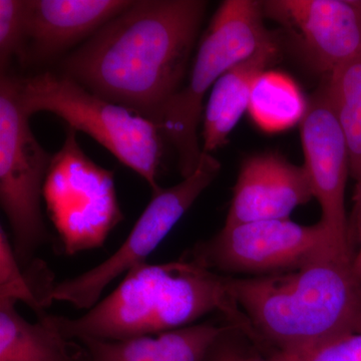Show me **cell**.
Instances as JSON below:
<instances>
[{
  "mask_svg": "<svg viewBox=\"0 0 361 361\" xmlns=\"http://www.w3.org/2000/svg\"><path fill=\"white\" fill-rule=\"evenodd\" d=\"M207 6L203 0L134 1L65 59V75L154 123L183 85Z\"/></svg>",
  "mask_w": 361,
  "mask_h": 361,
  "instance_id": "6da1fadb",
  "label": "cell"
},
{
  "mask_svg": "<svg viewBox=\"0 0 361 361\" xmlns=\"http://www.w3.org/2000/svg\"><path fill=\"white\" fill-rule=\"evenodd\" d=\"M353 260L330 250L291 272L228 277L254 342L292 355L334 337L361 334V276Z\"/></svg>",
  "mask_w": 361,
  "mask_h": 361,
  "instance_id": "7a4b0ae2",
  "label": "cell"
},
{
  "mask_svg": "<svg viewBox=\"0 0 361 361\" xmlns=\"http://www.w3.org/2000/svg\"><path fill=\"white\" fill-rule=\"evenodd\" d=\"M227 276L184 256L165 264L135 266L101 302L82 317L44 314L68 341H126L189 326L213 311L254 339L250 322L228 289Z\"/></svg>",
  "mask_w": 361,
  "mask_h": 361,
  "instance_id": "3957f363",
  "label": "cell"
},
{
  "mask_svg": "<svg viewBox=\"0 0 361 361\" xmlns=\"http://www.w3.org/2000/svg\"><path fill=\"white\" fill-rule=\"evenodd\" d=\"M262 1L226 0L202 37L186 85L171 97L154 123L174 147L183 178L193 174L203 149L198 139L207 92L227 71L275 37L264 25Z\"/></svg>",
  "mask_w": 361,
  "mask_h": 361,
  "instance_id": "277c9868",
  "label": "cell"
},
{
  "mask_svg": "<svg viewBox=\"0 0 361 361\" xmlns=\"http://www.w3.org/2000/svg\"><path fill=\"white\" fill-rule=\"evenodd\" d=\"M18 90L26 115L54 114L68 128L89 135L137 173L148 183L153 195L161 191L158 173L165 140L151 120L97 96L65 75L44 73L18 78Z\"/></svg>",
  "mask_w": 361,
  "mask_h": 361,
  "instance_id": "5b68a950",
  "label": "cell"
},
{
  "mask_svg": "<svg viewBox=\"0 0 361 361\" xmlns=\"http://www.w3.org/2000/svg\"><path fill=\"white\" fill-rule=\"evenodd\" d=\"M20 99L18 78H0V204L11 233L14 254L28 266L49 240L42 212V191L52 156L33 135Z\"/></svg>",
  "mask_w": 361,
  "mask_h": 361,
  "instance_id": "8992f818",
  "label": "cell"
},
{
  "mask_svg": "<svg viewBox=\"0 0 361 361\" xmlns=\"http://www.w3.org/2000/svg\"><path fill=\"white\" fill-rule=\"evenodd\" d=\"M42 198L68 255L103 246L125 218L113 171L82 151L71 128L63 147L52 155Z\"/></svg>",
  "mask_w": 361,
  "mask_h": 361,
  "instance_id": "52a82bcc",
  "label": "cell"
},
{
  "mask_svg": "<svg viewBox=\"0 0 361 361\" xmlns=\"http://www.w3.org/2000/svg\"><path fill=\"white\" fill-rule=\"evenodd\" d=\"M330 250L338 251L322 221L305 226L289 218L224 226L185 256L215 272L256 277L291 272Z\"/></svg>",
  "mask_w": 361,
  "mask_h": 361,
  "instance_id": "ba28073f",
  "label": "cell"
},
{
  "mask_svg": "<svg viewBox=\"0 0 361 361\" xmlns=\"http://www.w3.org/2000/svg\"><path fill=\"white\" fill-rule=\"evenodd\" d=\"M221 170L212 154H202L193 174L175 186L153 195L123 245L103 263L75 278L54 285L52 301H61L78 310L94 307L109 284L135 266L144 264L178 221L210 186Z\"/></svg>",
  "mask_w": 361,
  "mask_h": 361,
  "instance_id": "9c48e42d",
  "label": "cell"
},
{
  "mask_svg": "<svg viewBox=\"0 0 361 361\" xmlns=\"http://www.w3.org/2000/svg\"><path fill=\"white\" fill-rule=\"evenodd\" d=\"M300 125L304 168L313 196L322 207L320 221L337 250L353 257L345 211V188L350 175L348 147L330 103L326 84L311 99Z\"/></svg>",
  "mask_w": 361,
  "mask_h": 361,
  "instance_id": "30bf717a",
  "label": "cell"
},
{
  "mask_svg": "<svg viewBox=\"0 0 361 361\" xmlns=\"http://www.w3.org/2000/svg\"><path fill=\"white\" fill-rule=\"evenodd\" d=\"M265 18L293 35L316 71L330 75L361 56V0H268Z\"/></svg>",
  "mask_w": 361,
  "mask_h": 361,
  "instance_id": "8fae6325",
  "label": "cell"
},
{
  "mask_svg": "<svg viewBox=\"0 0 361 361\" xmlns=\"http://www.w3.org/2000/svg\"><path fill=\"white\" fill-rule=\"evenodd\" d=\"M314 198L304 166L278 154L249 157L242 163L225 226L255 221L289 219Z\"/></svg>",
  "mask_w": 361,
  "mask_h": 361,
  "instance_id": "7c38bea8",
  "label": "cell"
},
{
  "mask_svg": "<svg viewBox=\"0 0 361 361\" xmlns=\"http://www.w3.org/2000/svg\"><path fill=\"white\" fill-rule=\"evenodd\" d=\"M132 0H26L28 56L47 61L129 8Z\"/></svg>",
  "mask_w": 361,
  "mask_h": 361,
  "instance_id": "4fadbf2b",
  "label": "cell"
},
{
  "mask_svg": "<svg viewBox=\"0 0 361 361\" xmlns=\"http://www.w3.org/2000/svg\"><path fill=\"white\" fill-rule=\"evenodd\" d=\"M235 325H189L158 336L126 341L78 339L90 361H205L209 350Z\"/></svg>",
  "mask_w": 361,
  "mask_h": 361,
  "instance_id": "5bb4252c",
  "label": "cell"
},
{
  "mask_svg": "<svg viewBox=\"0 0 361 361\" xmlns=\"http://www.w3.org/2000/svg\"><path fill=\"white\" fill-rule=\"evenodd\" d=\"M279 54L276 39L271 40L248 59L232 66L214 85L204 109V153L212 154L227 142L240 118L248 111L254 82L276 63Z\"/></svg>",
  "mask_w": 361,
  "mask_h": 361,
  "instance_id": "9a60e30c",
  "label": "cell"
},
{
  "mask_svg": "<svg viewBox=\"0 0 361 361\" xmlns=\"http://www.w3.org/2000/svg\"><path fill=\"white\" fill-rule=\"evenodd\" d=\"M16 301L0 299V361H80L82 344L65 338L51 325L25 320Z\"/></svg>",
  "mask_w": 361,
  "mask_h": 361,
  "instance_id": "2e32d148",
  "label": "cell"
},
{
  "mask_svg": "<svg viewBox=\"0 0 361 361\" xmlns=\"http://www.w3.org/2000/svg\"><path fill=\"white\" fill-rule=\"evenodd\" d=\"M307 108L298 85L285 73L267 70L254 82L248 111L264 132H282L301 123Z\"/></svg>",
  "mask_w": 361,
  "mask_h": 361,
  "instance_id": "e0dca14e",
  "label": "cell"
},
{
  "mask_svg": "<svg viewBox=\"0 0 361 361\" xmlns=\"http://www.w3.org/2000/svg\"><path fill=\"white\" fill-rule=\"evenodd\" d=\"M327 77L330 103L348 147L350 175L357 182L361 180V56Z\"/></svg>",
  "mask_w": 361,
  "mask_h": 361,
  "instance_id": "ac0fdd59",
  "label": "cell"
},
{
  "mask_svg": "<svg viewBox=\"0 0 361 361\" xmlns=\"http://www.w3.org/2000/svg\"><path fill=\"white\" fill-rule=\"evenodd\" d=\"M30 273L21 269L14 254L13 243L4 228H0V299L20 301L30 306L39 318L52 302L54 285L51 274L44 263L32 264Z\"/></svg>",
  "mask_w": 361,
  "mask_h": 361,
  "instance_id": "d6986e66",
  "label": "cell"
},
{
  "mask_svg": "<svg viewBox=\"0 0 361 361\" xmlns=\"http://www.w3.org/2000/svg\"><path fill=\"white\" fill-rule=\"evenodd\" d=\"M26 0H0V68L6 75L13 59L28 58Z\"/></svg>",
  "mask_w": 361,
  "mask_h": 361,
  "instance_id": "ffe728a7",
  "label": "cell"
},
{
  "mask_svg": "<svg viewBox=\"0 0 361 361\" xmlns=\"http://www.w3.org/2000/svg\"><path fill=\"white\" fill-rule=\"evenodd\" d=\"M289 361H361V334L325 341L296 355H276Z\"/></svg>",
  "mask_w": 361,
  "mask_h": 361,
  "instance_id": "44dd1931",
  "label": "cell"
},
{
  "mask_svg": "<svg viewBox=\"0 0 361 361\" xmlns=\"http://www.w3.org/2000/svg\"><path fill=\"white\" fill-rule=\"evenodd\" d=\"M239 332H241V330L237 329L236 326H233L231 329L225 332L218 341L230 361H289L278 355H274L273 357L266 360V358L261 357V356L247 353L245 349L240 345L239 341H237Z\"/></svg>",
  "mask_w": 361,
  "mask_h": 361,
  "instance_id": "7402d4cb",
  "label": "cell"
},
{
  "mask_svg": "<svg viewBox=\"0 0 361 361\" xmlns=\"http://www.w3.org/2000/svg\"><path fill=\"white\" fill-rule=\"evenodd\" d=\"M355 210H353V221L349 222V238L351 247L355 252L353 264L356 272L361 276V180L355 185Z\"/></svg>",
  "mask_w": 361,
  "mask_h": 361,
  "instance_id": "603a6c76",
  "label": "cell"
},
{
  "mask_svg": "<svg viewBox=\"0 0 361 361\" xmlns=\"http://www.w3.org/2000/svg\"><path fill=\"white\" fill-rule=\"evenodd\" d=\"M219 341V339H218ZM216 341L209 350L205 361H230L225 351L221 348L219 341Z\"/></svg>",
  "mask_w": 361,
  "mask_h": 361,
  "instance_id": "cb8c5ba5",
  "label": "cell"
},
{
  "mask_svg": "<svg viewBox=\"0 0 361 361\" xmlns=\"http://www.w3.org/2000/svg\"><path fill=\"white\" fill-rule=\"evenodd\" d=\"M80 361H90L89 355H87H87H85V357L82 358V360H80Z\"/></svg>",
  "mask_w": 361,
  "mask_h": 361,
  "instance_id": "d4e9b609",
  "label": "cell"
}]
</instances>
